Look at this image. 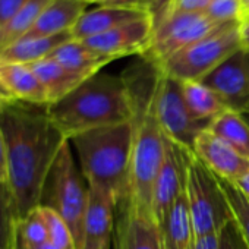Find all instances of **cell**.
I'll return each mask as SVG.
<instances>
[{
    "mask_svg": "<svg viewBox=\"0 0 249 249\" xmlns=\"http://www.w3.org/2000/svg\"><path fill=\"white\" fill-rule=\"evenodd\" d=\"M0 128L6 144L8 185L21 220L41 205L53 164L69 140L46 107L22 101L0 106Z\"/></svg>",
    "mask_w": 249,
    "mask_h": 249,
    "instance_id": "cell-1",
    "label": "cell"
},
{
    "mask_svg": "<svg viewBox=\"0 0 249 249\" xmlns=\"http://www.w3.org/2000/svg\"><path fill=\"white\" fill-rule=\"evenodd\" d=\"M211 0H173L167 14L183 12V14H205ZM166 14V15H167Z\"/></svg>",
    "mask_w": 249,
    "mask_h": 249,
    "instance_id": "cell-31",
    "label": "cell"
},
{
    "mask_svg": "<svg viewBox=\"0 0 249 249\" xmlns=\"http://www.w3.org/2000/svg\"><path fill=\"white\" fill-rule=\"evenodd\" d=\"M79 159L81 173L88 186L110 192L120 204L128 196L134 123L92 129L69 140Z\"/></svg>",
    "mask_w": 249,
    "mask_h": 249,
    "instance_id": "cell-3",
    "label": "cell"
},
{
    "mask_svg": "<svg viewBox=\"0 0 249 249\" xmlns=\"http://www.w3.org/2000/svg\"><path fill=\"white\" fill-rule=\"evenodd\" d=\"M220 249H249L234 220H230L220 231Z\"/></svg>",
    "mask_w": 249,
    "mask_h": 249,
    "instance_id": "cell-30",
    "label": "cell"
},
{
    "mask_svg": "<svg viewBox=\"0 0 249 249\" xmlns=\"http://www.w3.org/2000/svg\"><path fill=\"white\" fill-rule=\"evenodd\" d=\"M49 117L68 138L131 122L134 108L122 75L95 73L66 97L46 107Z\"/></svg>",
    "mask_w": 249,
    "mask_h": 249,
    "instance_id": "cell-2",
    "label": "cell"
},
{
    "mask_svg": "<svg viewBox=\"0 0 249 249\" xmlns=\"http://www.w3.org/2000/svg\"><path fill=\"white\" fill-rule=\"evenodd\" d=\"M221 25L224 24L213 21L207 14L170 12L154 27L151 47L142 57L160 66L169 57L202 40Z\"/></svg>",
    "mask_w": 249,
    "mask_h": 249,
    "instance_id": "cell-8",
    "label": "cell"
},
{
    "mask_svg": "<svg viewBox=\"0 0 249 249\" xmlns=\"http://www.w3.org/2000/svg\"><path fill=\"white\" fill-rule=\"evenodd\" d=\"M147 2H148V9H150L151 18L154 21V27H156L160 24V21L169 12L173 0H147Z\"/></svg>",
    "mask_w": 249,
    "mask_h": 249,
    "instance_id": "cell-34",
    "label": "cell"
},
{
    "mask_svg": "<svg viewBox=\"0 0 249 249\" xmlns=\"http://www.w3.org/2000/svg\"><path fill=\"white\" fill-rule=\"evenodd\" d=\"M28 0H0V28L5 27Z\"/></svg>",
    "mask_w": 249,
    "mask_h": 249,
    "instance_id": "cell-32",
    "label": "cell"
},
{
    "mask_svg": "<svg viewBox=\"0 0 249 249\" xmlns=\"http://www.w3.org/2000/svg\"><path fill=\"white\" fill-rule=\"evenodd\" d=\"M182 91L188 110L199 122L211 124L215 117L227 110L217 94L201 81H183Z\"/></svg>",
    "mask_w": 249,
    "mask_h": 249,
    "instance_id": "cell-22",
    "label": "cell"
},
{
    "mask_svg": "<svg viewBox=\"0 0 249 249\" xmlns=\"http://www.w3.org/2000/svg\"><path fill=\"white\" fill-rule=\"evenodd\" d=\"M205 14L218 24H233L243 21L240 0H211Z\"/></svg>",
    "mask_w": 249,
    "mask_h": 249,
    "instance_id": "cell-29",
    "label": "cell"
},
{
    "mask_svg": "<svg viewBox=\"0 0 249 249\" xmlns=\"http://www.w3.org/2000/svg\"><path fill=\"white\" fill-rule=\"evenodd\" d=\"M186 195L195 236L220 233L233 220L218 178L194 153L189 157Z\"/></svg>",
    "mask_w": 249,
    "mask_h": 249,
    "instance_id": "cell-6",
    "label": "cell"
},
{
    "mask_svg": "<svg viewBox=\"0 0 249 249\" xmlns=\"http://www.w3.org/2000/svg\"><path fill=\"white\" fill-rule=\"evenodd\" d=\"M40 211L47 226L49 240L54 243L59 249H76L73 234L63 217L47 205H40Z\"/></svg>",
    "mask_w": 249,
    "mask_h": 249,
    "instance_id": "cell-28",
    "label": "cell"
},
{
    "mask_svg": "<svg viewBox=\"0 0 249 249\" xmlns=\"http://www.w3.org/2000/svg\"><path fill=\"white\" fill-rule=\"evenodd\" d=\"M18 211L8 183L0 182V249H19Z\"/></svg>",
    "mask_w": 249,
    "mask_h": 249,
    "instance_id": "cell-25",
    "label": "cell"
},
{
    "mask_svg": "<svg viewBox=\"0 0 249 249\" xmlns=\"http://www.w3.org/2000/svg\"><path fill=\"white\" fill-rule=\"evenodd\" d=\"M49 240L47 226L44 217L40 211V207L31 211L28 215L19 220L18 223V243L19 249L24 246H34Z\"/></svg>",
    "mask_w": 249,
    "mask_h": 249,
    "instance_id": "cell-27",
    "label": "cell"
},
{
    "mask_svg": "<svg viewBox=\"0 0 249 249\" xmlns=\"http://www.w3.org/2000/svg\"><path fill=\"white\" fill-rule=\"evenodd\" d=\"M21 249H59L54 243H52L50 240L44 242V243H40V245H34V246H24Z\"/></svg>",
    "mask_w": 249,
    "mask_h": 249,
    "instance_id": "cell-40",
    "label": "cell"
},
{
    "mask_svg": "<svg viewBox=\"0 0 249 249\" xmlns=\"http://www.w3.org/2000/svg\"><path fill=\"white\" fill-rule=\"evenodd\" d=\"M248 18H249V17H248Z\"/></svg>",
    "mask_w": 249,
    "mask_h": 249,
    "instance_id": "cell-45",
    "label": "cell"
},
{
    "mask_svg": "<svg viewBox=\"0 0 249 249\" xmlns=\"http://www.w3.org/2000/svg\"><path fill=\"white\" fill-rule=\"evenodd\" d=\"M201 82L217 94L227 110L249 114V69L245 50L231 54Z\"/></svg>",
    "mask_w": 249,
    "mask_h": 249,
    "instance_id": "cell-9",
    "label": "cell"
},
{
    "mask_svg": "<svg viewBox=\"0 0 249 249\" xmlns=\"http://www.w3.org/2000/svg\"><path fill=\"white\" fill-rule=\"evenodd\" d=\"M192 249H220V233L195 236Z\"/></svg>",
    "mask_w": 249,
    "mask_h": 249,
    "instance_id": "cell-35",
    "label": "cell"
},
{
    "mask_svg": "<svg viewBox=\"0 0 249 249\" xmlns=\"http://www.w3.org/2000/svg\"><path fill=\"white\" fill-rule=\"evenodd\" d=\"M49 57L59 62L68 71L84 78L98 73L106 65L113 62V59L94 52L79 40H69L57 47Z\"/></svg>",
    "mask_w": 249,
    "mask_h": 249,
    "instance_id": "cell-19",
    "label": "cell"
},
{
    "mask_svg": "<svg viewBox=\"0 0 249 249\" xmlns=\"http://www.w3.org/2000/svg\"><path fill=\"white\" fill-rule=\"evenodd\" d=\"M159 227L166 249H192L195 231L186 189L167 210Z\"/></svg>",
    "mask_w": 249,
    "mask_h": 249,
    "instance_id": "cell-18",
    "label": "cell"
},
{
    "mask_svg": "<svg viewBox=\"0 0 249 249\" xmlns=\"http://www.w3.org/2000/svg\"><path fill=\"white\" fill-rule=\"evenodd\" d=\"M208 129L239 154L249 159V123L243 114L226 110L211 122Z\"/></svg>",
    "mask_w": 249,
    "mask_h": 249,
    "instance_id": "cell-23",
    "label": "cell"
},
{
    "mask_svg": "<svg viewBox=\"0 0 249 249\" xmlns=\"http://www.w3.org/2000/svg\"><path fill=\"white\" fill-rule=\"evenodd\" d=\"M89 3H95L98 6H113V8H134V9H148V2L147 0H85Z\"/></svg>",
    "mask_w": 249,
    "mask_h": 249,
    "instance_id": "cell-33",
    "label": "cell"
},
{
    "mask_svg": "<svg viewBox=\"0 0 249 249\" xmlns=\"http://www.w3.org/2000/svg\"><path fill=\"white\" fill-rule=\"evenodd\" d=\"M85 0H52L43 11L34 27L22 38L52 37L63 33H71L79 18L87 12Z\"/></svg>",
    "mask_w": 249,
    "mask_h": 249,
    "instance_id": "cell-16",
    "label": "cell"
},
{
    "mask_svg": "<svg viewBox=\"0 0 249 249\" xmlns=\"http://www.w3.org/2000/svg\"><path fill=\"white\" fill-rule=\"evenodd\" d=\"M88 204V186H84L82 173L78 170L71 151V141H66L50 172L43 202L59 213L68 223L76 249H84V221Z\"/></svg>",
    "mask_w": 249,
    "mask_h": 249,
    "instance_id": "cell-4",
    "label": "cell"
},
{
    "mask_svg": "<svg viewBox=\"0 0 249 249\" xmlns=\"http://www.w3.org/2000/svg\"><path fill=\"white\" fill-rule=\"evenodd\" d=\"M12 101H17L12 94L5 88V85L2 84V81H0V106L3 104H8V103H12Z\"/></svg>",
    "mask_w": 249,
    "mask_h": 249,
    "instance_id": "cell-38",
    "label": "cell"
},
{
    "mask_svg": "<svg viewBox=\"0 0 249 249\" xmlns=\"http://www.w3.org/2000/svg\"><path fill=\"white\" fill-rule=\"evenodd\" d=\"M73 40L71 33H63L52 37H33L21 38L3 49H0V60L33 65L38 60L49 57L57 47Z\"/></svg>",
    "mask_w": 249,
    "mask_h": 249,
    "instance_id": "cell-20",
    "label": "cell"
},
{
    "mask_svg": "<svg viewBox=\"0 0 249 249\" xmlns=\"http://www.w3.org/2000/svg\"><path fill=\"white\" fill-rule=\"evenodd\" d=\"M154 108L164 135L194 153L198 135L210 128V123L196 120L188 110L182 81L161 71L154 95Z\"/></svg>",
    "mask_w": 249,
    "mask_h": 249,
    "instance_id": "cell-7",
    "label": "cell"
},
{
    "mask_svg": "<svg viewBox=\"0 0 249 249\" xmlns=\"http://www.w3.org/2000/svg\"><path fill=\"white\" fill-rule=\"evenodd\" d=\"M191 153L167 138L166 156L153 188V214L157 223L163 220L172 204L186 189Z\"/></svg>",
    "mask_w": 249,
    "mask_h": 249,
    "instance_id": "cell-10",
    "label": "cell"
},
{
    "mask_svg": "<svg viewBox=\"0 0 249 249\" xmlns=\"http://www.w3.org/2000/svg\"><path fill=\"white\" fill-rule=\"evenodd\" d=\"M50 3L52 0H28L22 9L5 27L0 28V49L25 37Z\"/></svg>",
    "mask_w": 249,
    "mask_h": 249,
    "instance_id": "cell-24",
    "label": "cell"
},
{
    "mask_svg": "<svg viewBox=\"0 0 249 249\" xmlns=\"http://www.w3.org/2000/svg\"><path fill=\"white\" fill-rule=\"evenodd\" d=\"M30 66L36 72V75L38 76L40 82L43 84L47 92L49 106L66 97L69 92H72L78 85H81L87 79L81 75L68 71L65 66H62L59 62H56L52 57H46Z\"/></svg>",
    "mask_w": 249,
    "mask_h": 249,
    "instance_id": "cell-21",
    "label": "cell"
},
{
    "mask_svg": "<svg viewBox=\"0 0 249 249\" xmlns=\"http://www.w3.org/2000/svg\"><path fill=\"white\" fill-rule=\"evenodd\" d=\"M0 81L17 101L33 106H49L47 92L30 65L0 60Z\"/></svg>",
    "mask_w": 249,
    "mask_h": 249,
    "instance_id": "cell-17",
    "label": "cell"
},
{
    "mask_svg": "<svg viewBox=\"0 0 249 249\" xmlns=\"http://www.w3.org/2000/svg\"><path fill=\"white\" fill-rule=\"evenodd\" d=\"M245 117H246V120H248V123H249V114H246Z\"/></svg>",
    "mask_w": 249,
    "mask_h": 249,
    "instance_id": "cell-43",
    "label": "cell"
},
{
    "mask_svg": "<svg viewBox=\"0 0 249 249\" xmlns=\"http://www.w3.org/2000/svg\"><path fill=\"white\" fill-rule=\"evenodd\" d=\"M145 17H151L145 9L98 6L92 11H87L72 28L71 34L73 40L82 41Z\"/></svg>",
    "mask_w": 249,
    "mask_h": 249,
    "instance_id": "cell-15",
    "label": "cell"
},
{
    "mask_svg": "<svg viewBox=\"0 0 249 249\" xmlns=\"http://www.w3.org/2000/svg\"><path fill=\"white\" fill-rule=\"evenodd\" d=\"M122 218L116 234V249H166L159 223L128 198L120 202Z\"/></svg>",
    "mask_w": 249,
    "mask_h": 249,
    "instance_id": "cell-12",
    "label": "cell"
},
{
    "mask_svg": "<svg viewBox=\"0 0 249 249\" xmlns=\"http://www.w3.org/2000/svg\"><path fill=\"white\" fill-rule=\"evenodd\" d=\"M240 41H242V49L245 52H249V18L243 19L240 22Z\"/></svg>",
    "mask_w": 249,
    "mask_h": 249,
    "instance_id": "cell-37",
    "label": "cell"
},
{
    "mask_svg": "<svg viewBox=\"0 0 249 249\" xmlns=\"http://www.w3.org/2000/svg\"><path fill=\"white\" fill-rule=\"evenodd\" d=\"M246 53V63H248V69H249V52H245Z\"/></svg>",
    "mask_w": 249,
    "mask_h": 249,
    "instance_id": "cell-42",
    "label": "cell"
},
{
    "mask_svg": "<svg viewBox=\"0 0 249 249\" xmlns=\"http://www.w3.org/2000/svg\"><path fill=\"white\" fill-rule=\"evenodd\" d=\"M84 249H91V248H84Z\"/></svg>",
    "mask_w": 249,
    "mask_h": 249,
    "instance_id": "cell-44",
    "label": "cell"
},
{
    "mask_svg": "<svg viewBox=\"0 0 249 249\" xmlns=\"http://www.w3.org/2000/svg\"><path fill=\"white\" fill-rule=\"evenodd\" d=\"M117 199L107 191L88 186V204L84 221V248L110 249L113 233V214Z\"/></svg>",
    "mask_w": 249,
    "mask_h": 249,
    "instance_id": "cell-14",
    "label": "cell"
},
{
    "mask_svg": "<svg viewBox=\"0 0 249 249\" xmlns=\"http://www.w3.org/2000/svg\"><path fill=\"white\" fill-rule=\"evenodd\" d=\"M218 178V176H217ZM220 186L226 195V199L230 205L233 220L249 248V198L237 188L236 183H231L223 178H218Z\"/></svg>",
    "mask_w": 249,
    "mask_h": 249,
    "instance_id": "cell-26",
    "label": "cell"
},
{
    "mask_svg": "<svg viewBox=\"0 0 249 249\" xmlns=\"http://www.w3.org/2000/svg\"><path fill=\"white\" fill-rule=\"evenodd\" d=\"M236 185H237V188H239V189H240V191H242V192L249 198V172H248V173H246V175H245V176H243V178H242Z\"/></svg>",
    "mask_w": 249,
    "mask_h": 249,
    "instance_id": "cell-39",
    "label": "cell"
},
{
    "mask_svg": "<svg viewBox=\"0 0 249 249\" xmlns=\"http://www.w3.org/2000/svg\"><path fill=\"white\" fill-rule=\"evenodd\" d=\"M194 154L218 178L237 183L249 172V159L217 138L210 129L201 132L194 145Z\"/></svg>",
    "mask_w": 249,
    "mask_h": 249,
    "instance_id": "cell-13",
    "label": "cell"
},
{
    "mask_svg": "<svg viewBox=\"0 0 249 249\" xmlns=\"http://www.w3.org/2000/svg\"><path fill=\"white\" fill-rule=\"evenodd\" d=\"M0 182L8 183V160H6V144L0 128Z\"/></svg>",
    "mask_w": 249,
    "mask_h": 249,
    "instance_id": "cell-36",
    "label": "cell"
},
{
    "mask_svg": "<svg viewBox=\"0 0 249 249\" xmlns=\"http://www.w3.org/2000/svg\"><path fill=\"white\" fill-rule=\"evenodd\" d=\"M242 3V11H243V19L249 17V0H240Z\"/></svg>",
    "mask_w": 249,
    "mask_h": 249,
    "instance_id": "cell-41",
    "label": "cell"
},
{
    "mask_svg": "<svg viewBox=\"0 0 249 249\" xmlns=\"http://www.w3.org/2000/svg\"><path fill=\"white\" fill-rule=\"evenodd\" d=\"M153 36L154 21L151 17H145L104 34L82 40V43L94 52L116 60L131 54H145L151 47Z\"/></svg>",
    "mask_w": 249,
    "mask_h": 249,
    "instance_id": "cell-11",
    "label": "cell"
},
{
    "mask_svg": "<svg viewBox=\"0 0 249 249\" xmlns=\"http://www.w3.org/2000/svg\"><path fill=\"white\" fill-rule=\"evenodd\" d=\"M240 22L224 24L202 40L191 44L160 65L161 71L179 81H201L220 63L242 49Z\"/></svg>",
    "mask_w": 249,
    "mask_h": 249,
    "instance_id": "cell-5",
    "label": "cell"
}]
</instances>
